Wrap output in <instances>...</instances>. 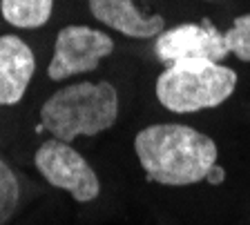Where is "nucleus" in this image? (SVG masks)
Segmentation results:
<instances>
[{"instance_id": "nucleus-11", "label": "nucleus", "mask_w": 250, "mask_h": 225, "mask_svg": "<svg viewBox=\"0 0 250 225\" xmlns=\"http://www.w3.org/2000/svg\"><path fill=\"white\" fill-rule=\"evenodd\" d=\"M224 36L230 54H234L244 63H250V14L234 18Z\"/></svg>"}, {"instance_id": "nucleus-1", "label": "nucleus", "mask_w": 250, "mask_h": 225, "mask_svg": "<svg viewBox=\"0 0 250 225\" xmlns=\"http://www.w3.org/2000/svg\"><path fill=\"white\" fill-rule=\"evenodd\" d=\"M134 152L147 181L183 188L206 181L217 165V143L179 123H156L134 136Z\"/></svg>"}, {"instance_id": "nucleus-9", "label": "nucleus", "mask_w": 250, "mask_h": 225, "mask_svg": "<svg viewBox=\"0 0 250 225\" xmlns=\"http://www.w3.org/2000/svg\"><path fill=\"white\" fill-rule=\"evenodd\" d=\"M54 0H0V14L9 25L38 29L52 18Z\"/></svg>"}, {"instance_id": "nucleus-4", "label": "nucleus", "mask_w": 250, "mask_h": 225, "mask_svg": "<svg viewBox=\"0 0 250 225\" xmlns=\"http://www.w3.org/2000/svg\"><path fill=\"white\" fill-rule=\"evenodd\" d=\"M34 165L49 185L72 194L78 203H89L101 194V181L87 161L58 138L45 141L34 154Z\"/></svg>"}, {"instance_id": "nucleus-12", "label": "nucleus", "mask_w": 250, "mask_h": 225, "mask_svg": "<svg viewBox=\"0 0 250 225\" xmlns=\"http://www.w3.org/2000/svg\"><path fill=\"white\" fill-rule=\"evenodd\" d=\"M224 178H226L224 168H219V165H214V168L210 169V174L206 176V181H208L210 185H221V183H224Z\"/></svg>"}, {"instance_id": "nucleus-6", "label": "nucleus", "mask_w": 250, "mask_h": 225, "mask_svg": "<svg viewBox=\"0 0 250 225\" xmlns=\"http://www.w3.org/2000/svg\"><path fill=\"white\" fill-rule=\"evenodd\" d=\"M154 54L163 65L179 60H212L219 63L230 54L226 36L212 22H183V25L163 29L154 42Z\"/></svg>"}, {"instance_id": "nucleus-7", "label": "nucleus", "mask_w": 250, "mask_h": 225, "mask_svg": "<svg viewBox=\"0 0 250 225\" xmlns=\"http://www.w3.org/2000/svg\"><path fill=\"white\" fill-rule=\"evenodd\" d=\"M36 72V58L18 36H0V105L21 103Z\"/></svg>"}, {"instance_id": "nucleus-5", "label": "nucleus", "mask_w": 250, "mask_h": 225, "mask_svg": "<svg viewBox=\"0 0 250 225\" xmlns=\"http://www.w3.org/2000/svg\"><path fill=\"white\" fill-rule=\"evenodd\" d=\"M112 52H114V40L105 32L85 25H67L56 36L47 76L52 80H65L69 76L89 74Z\"/></svg>"}, {"instance_id": "nucleus-3", "label": "nucleus", "mask_w": 250, "mask_h": 225, "mask_svg": "<svg viewBox=\"0 0 250 225\" xmlns=\"http://www.w3.org/2000/svg\"><path fill=\"white\" fill-rule=\"evenodd\" d=\"M237 72L212 60H179L156 78V98L174 114L212 110L232 96Z\"/></svg>"}, {"instance_id": "nucleus-2", "label": "nucleus", "mask_w": 250, "mask_h": 225, "mask_svg": "<svg viewBox=\"0 0 250 225\" xmlns=\"http://www.w3.org/2000/svg\"><path fill=\"white\" fill-rule=\"evenodd\" d=\"M119 118V92L112 83H74L42 103L41 125L62 143L96 136Z\"/></svg>"}, {"instance_id": "nucleus-8", "label": "nucleus", "mask_w": 250, "mask_h": 225, "mask_svg": "<svg viewBox=\"0 0 250 225\" xmlns=\"http://www.w3.org/2000/svg\"><path fill=\"white\" fill-rule=\"evenodd\" d=\"M92 16L130 38H154L166 29L163 16H143L132 0H87Z\"/></svg>"}, {"instance_id": "nucleus-10", "label": "nucleus", "mask_w": 250, "mask_h": 225, "mask_svg": "<svg viewBox=\"0 0 250 225\" xmlns=\"http://www.w3.org/2000/svg\"><path fill=\"white\" fill-rule=\"evenodd\" d=\"M21 201V188L14 169L0 158V225H5L16 214Z\"/></svg>"}]
</instances>
